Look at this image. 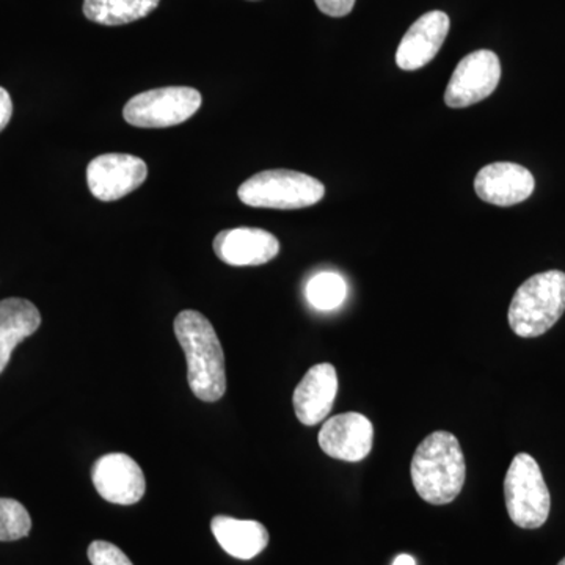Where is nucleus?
<instances>
[{"instance_id":"423d86ee","label":"nucleus","mask_w":565,"mask_h":565,"mask_svg":"<svg viewBox=\"0 0 565 565\" xmlns=\"http://www.w3.org/2000/svg\"><path fill=\"white\" fill-rule=\"evenodd\" d=\"M202 104V93L195 88H154L129 99L122 109V118L134 128H172L192 118Z\"/></svg>"},{"instance_id":"393cba45","label":"nucleus","mask_w":565,"mask_h":565,"mask_svg":"<svg viewBox=\"0 0 565 565\" xmlns=\"http://www.w3.org/2000/svg\"><path fill=\"white\" fill-rule=\"evenodd\" d=\"M252 2H258V0H252Z\"/></svg>"},{"instance_id":"f257e3e1","label":"nucleus","mask_w":565,"mask_h":565,"mask_svg":"<svg viewBox=\"0 0 565 565\" xmlns=\"http://www.w3.org/2000/svg\"><path fill=\"white\" fill-rule=\"evenodd\" d=\"M173 329L188 360L193 394L204 403H217L226 392L225 353L210 319L199 311H181Z\"/></svg>"},{"instance_id":"20e7f679","label":"nucleus","mask_w":565,"mask_h":565,"mask_svg":"<svg viewBox=\"0 0 565 565\" xmlns=\"http://www.w3.org/2000/svg\"><path fill=\"white\" fill-rule=\"evenodd\" d=\"M326 188L321 181L294 170H266L253 174L237 189L241 202L266 210H303L321 202Z\"/></svg>"},{"instance_id":"aec40b11","label":"nucleus","mask_w":565,"mask_h":565,"mask_svg":"<svg viewBox=\"0 0 565 565\" xmlns=\"http://www.w3.org/2000/svg\"><path fill=\"white\" fill-rule=\"evenodd\" d=\"M88 559L92 565H134L117 545L106 541H95L88 546Z\"/></svg>"},{"instance_id":"1a4fd4ad","label":"nucleus","mask_w":565,"mask_h":565,"mask_svg":"<svg viewBox=\"0 0 565 565\" xmlns=\"http://www.w3.org/2000/svg\"><path fill=\"white\" fill-rule=\"evenodd\" d=\"M318 440L327 456L344 462H362L373 449V423L356 412L332 416L323 423Z\"/></svg>"},{"instance_id":"f3484780","label":"nucleus","mask_w":565,"mask_h":565,"mask_svg":"<svg viewBox=\"0 0 565 565\" xmlns=\"http://www.w3.org/2000/svg\"><path fill=\"white\" fill-rule=\"evenodd\" d=\"M161 0H84V17L99 25L131 24L150 17Z\"/></svg>"},{"instance_id":"5701e85b","label":"nucleus","mask_w":565,"mask_h":565,"mask_svg":"<svg viewBox=\"0 0 565 565\" xmlns=\"http://www.w3.org/2000/svg\"><path fill=\"white\" fill-rule=\"evenodd\" d=\"M393 565H416V561L414 556L399 555L393 561Z\"/></svg>"},{"instance_id":"dca6fc26","label":"nucleus","mask_w":565,"mask_h":565,"mask_svg":"<svg viewBox=\"0 0 565 565\" xmlns=\"http://www.w3.org/2000/svg\"><path fill=\"white\" fill-rule=\"evenodd\" d=\"M41 326L39 308L20 297L0 300V374L10 363L11 353Z\"/></svg>"},{"instance_id":"9b49d317","label":"nucleus","mask_w":565,"mask_h":565,"mask_svg":"<svg viewBox=\"0 0 565 565\" xmlns=\"http://www.w3.org/2000/svg\"><path fill=\"white\" fill-rule=\"evenodd\" d=\"M535 181L525 167L512 162H494L484 167L475 180V191L482 202L494 206H514L533 195Z\"/></svg>"},{"instance_id":"0eeeda50","label":"nucleus","mask_w":565,"mask_h":565,"mask_svg":"<svg viewBox=\"0 0 565 565\" xmlns=\"http://www.w3.org/2000/svg\"><path fill=\"white\" fill-rule=\"evenodd\" d=\"M501 79V63L489 50L471 52L459 62L445 92L446 106L463 109L489 98Z\"/></svg>"},{"instance_id":"4be33fe9","label":"nucleus","mask_w":565,"mask_h":565,"mask_svg":"<svg viewBox=\"0 0 565 565\" xmlns=\"http://www.w3.org/2000/svg\"><path fill=\"white\" fill-rule=\"evenodd\" d=\"M11 117H13V102L10 93L0 87V132L9 126Z\"/></svg>"},{"instance_id":"6e6552de","label":"nucleus","mask_w":565,"mask_h":565,"mask_svg":"<svg viewBox=\"0 0 565 565\" xmlns=\"http://www.w3.org/2000/svg\"><path fill=\"white\" fill-rule=\"evenodd\" d=\"M148 178L143 159L109 152L93 159L87 167V184L99 202H117L140 188Z\"/></svg>"},{"instance_id":"39448f33","label":"nucleus","mask_w":565,"mask_h":565,"mask_svg":"<svg viewBox=\"0 0 565 565\" xmlns=\"http://www.w3.org/2000/svg\"><path fill=\"white\" fill-rule=\"evenodd\" d=\"M504 500L512 522L523 530H537L548 520L552 497L533 456L520 452L504 478Z\"/></svg>"},{"instance_id":"a211bd4d","label":"nucleus","mask_w":565,"mask_h":565,"mask_svg":"<svg viewBox=\"0 0 565 565\" xmlns=\"http://www.w3.org/2000/svg\"><path fill=\"white\" fill-rule=\"evenodd\" d=\"M307 299L319 311H332L344 303L348 285L341 275L322 273L315 275L307 285Z\"/></svg>"},{"instance_id":"b1692460","label":"nucleus","mask_w":565,"mask_h":565,"mask_svg":"<svg viewBox=\"0 0 565 565\" xmlns=\"http://www.w3.org/2000/svg\"><path fill=\"white\" fill-rule=\"evenodd\" d=\"M557 565H565V557H564V559H563V561H561V563H559V564H557Z\"/></svg>"},{"instance_id":"6ab92c4d","label":"nucleus","mask_w":565,"mask_h":565,"mask_svg":"<svg viewBox=\"0 0 565 565\" xmlns=\"http://www.w3.org/2000/svg\"><path fill=\"white\" fill-rule=\"evenodd\" d=\"M32 520L20 501L0 498V542L20 541L28 537Z\"/></svg>"},{"instance_id":"7ed1b4c3","label":"nucleus","mask_w":565,"mask_h":565,"mask_svg":"<svg viewBox=\"0 0 565 565\" xmlns=\"http://www.w3.org/2000/svg\"><path fill=\"white\" fill-rule=\"evenodd\" d=\"M565 313V274L561 270L535 274L512 297L509 326L520 338H537L548 332Z\"/></svg>"},{"instance_id":"9d476101","label":"nucleus","mask_w":565,"mask_h":565,"mask_svg":"<svg viewBox=\"0 0 565 565\" xmlns=\"http://www.w3.org/2000/svg\"><path fill=\"white\" fill-rule=\"evenodd\" d=\"M95 489L109 503L131 505L139 503L147 490L140 465L122 452L103 456L93 465Z\"/></svg>"},{"instance_id":"4468645a","label":"nucleus","mask_w":565,"mask_h":565,"mask_svg":"<svg viewBox=\"0 0 565 565\" xmlns=\"http://www.w3.org/2000/svg\"><path fill=\"white\" fill-rule=\"evenodd\" d=\"M338 394V374L333 364H315L303 375L294 392L292 404L297 419L305 426H316L332 412Z\"/></svg>"},{"instance_id":"f8f14e48","label":"nucleus","mask_w":565,"mask_h":565,"mask_svg":"<svg viewBox=\"0 0 565 565\" xmlns=\"http://www.w3.org/2000/svg\"><path fill=\"white\" fill-rule=\"evenodd\" d=\"M448 14L440 10L429 11L416 20L405 33L396 52V63L401 70L416 71L434 61L448 36Z\"/></svg>"},{"instance_id":"412c9836","label":"nucleus","mask_w":565,"mask_h":565,"mask_svg":"<svg viewBox=\"0 0 565 565\" xmlns=\"http://www.w3.org/2000/svg\"><path fill=\"white\" fill-rule=\"evenodd\" d=\"M318 9L327 17L343 18L355 7V0H315Z\"/></svg>"},{"instance_id":"2eb2a0df","label":"nucleus","mask_w":565,"mask_h":565,"mask_svg":"<svg viewBox=\"0 0 565 565\" xmlns=\"http://www.w3.org/2000/svg\"><path fill=\"white\" fill-rule=\"evenodd\" d=\"M211 530L218 545L237 559H253L269 545V533L266 526L255 520L217 515L212 519Z\"/></svg>"},{"instance_id":"ddd939ff","label":"nucleus","mask_w":565,"mask_h":565,"mask_svg":"<svg viewBox=\"0 0 565 565\" xmlns=\"http://www.w3.org/2000/svg\"><path fill=\"white\" fill-rule=\"evenodd\" d=\"M214 252L228 266H263L277 258L280 243L266 230L233 228L215 236Z\"/></svg>"},{"instance_id":"f03ea898","label":"nucleus","mask_w":565,"mask_h":565,"mask_svg":"<svg viewBox=\"0 0 565 565\" xmlns=\"http://www.w3.org/2000/svg\"><path fill=\"white\" fill-rule=\"evenodd\" d=\"M411 475L416 493L426 503H452L462 492L467 479V463L456 435L446 430L427 435L416 448Z\"/></svg>"}]
</instances>
